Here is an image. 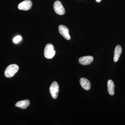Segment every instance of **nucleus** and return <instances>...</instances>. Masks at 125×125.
<instances>
[{
    "mask_svg": "<svg viewBox=\"0 0 125 125\" xmlns=\"http://www.w3.org/2000/svg\"><path fill=\"white\" fill-rule=\"evenodd\" d=\"M19 69V66L17 65L13 64L10 65L5 70V76L7 78L13 77L18 72Z\"/></svg>",
    "mask_w": 125,
    "mask_h": 125,
    "instance_id": "1",
    "label": "nucleus"
},
{
    "mask_svg": "<svg viewBox=\"0 0 125 125\" xmlns=\"http://www.w3.org/2000/svg\"><path fill=\"white\" fill-rule=\"evenodd\" d=\"M56 51L54 46L51 43L47 44L44 49V56L47 59H52L55 55Z\"/></svg>",
    "mask_w": 125,
    "mask_h": 125,
    "instance_id": "2",
    "label": "nucleus"
},
{
    "mask_svg": "<svg viewBox=\"0 0 125 125\" xmlns=\"http://www.w3.org/2000/svg\"><path fill=\"white\" fill-rule=\"evenodd\" d=\"M59 90V85L57 82L56 81L52 82L50 86L49 91L52 97L54 99H56L58 97Z\"/></svg>",
    "mask_w": 125,
    "mask_h": 125,
    "instance_id": "3",
    "label": "nucleus"
},
{
    "mask_svg": "<svg viewBox=\"0 0 125 125\" xmlns=\"http://www.w3.org/2000/svg\"><path fill=\"white\" fill-rule=\"evenodd\" d=\"M54 9L56 13L59 15H62L65 14L64 8L60 1H55L54 4Z\"/></svg>",
    "mask_w": 125,
    "mask_h": 125,
    "instance_id": "4",
    "label": "nucleus"
},
{
    "mask_svg": "<svg viewBox=\"0 0 125 125\" xmlns=\"http://www.w3.org/2000/svg\"><path fill=\"white\" fill-rule=\"evenodd\" d=\"M59 32L66 40H69L71 37L69 34V31L68 28L65 26L61 25L58 27Z\"/></svg>",
    "mask_w": 125,
    "mask_h": 125,
    "instance_id": "5",
    "label": "nucleus"
},
{
    "mask_svg": "<svg viewBox=\"0 0 125 125\" xmlns=\"http://www.w3.org/2000/svg\"><path fill=\"white\" fill-rule=\"evenodd\" d=\"M32 5V2L30 0H26L21 2L18 6V9L21 10H28L30 9Z\"/></svg>",
    "mask_w": 125,
    "mask_h": 125,
    "instance_id": "6",
    "label": "nucleus"
},
{
    "mask_svg": "<svg viewBox=\"0 0 125 125\" xmlns=\"http://www.w3.org/2000/svg\"><path fill=\"white\" fill-rule=\"evenodd\" d=\"M94 60L93 57L90 56H85L79 58V62L80 64L84 65H89L91 64Z\"/></svg>",
    "mask_w": 125,
    "mask_h": 125,
    "instance_id": "7",
    "label": "nucleus"
},
{
    "mask_svg": "<svg viewBox=\"0 0 125 125\" xmlns=\"http://www.w3.org/2000/svg\"><path fill=\"white\" fill-rule=\"evenodd\" d=\"M80 82L81 87L83 89L86 90H89L91 87V84L89 81L86 78H81Z\"/></svg>",
    "mask_w": 125,
    "mask_h": 125,
    "instance_id": "8",
    "label": "nucleus"
},
{
    "mask_svg": "<svg viewBox=\"0 0 125 125\" xmlns=\"http://www.w3.org/2000/svg\"><path fill=\"white\" fill-rule=\"evenodd\" d=\"M122 52V48L120 45H117L114 51V62L118 61Z\"/></svg>",
    "mask_w": 125,
    "mask_h": 125,
    "instance_id": "9",
    "label": "nucleus"
},
{
    "mask_svg": "<svg viewBox=\"0 0 125 125\" xmlns=\"http://www.w3.org/2000/svg\"><path fill=\"white\" fill-rule=\"evenodd\" d=\"M30 104V102L29 100L26 99L23 101H19L16 104L15 106L17 107L20 108L21 109H25L29 106Z\"/></svg>",
    "mask_w": 125,
    "mask_h": 125,
    "instance_id": "10",
    "label": "nucleus"
},
{
    "mask_svg": "<svg viewBox=\"0 0 125 125\" xmlns=\"http://www.w3.org/2000/svg\"><path fill=\"white\" fill-rule=\"evenodd\" d=\"M108 91L110 95L113 96L114 94V84L112 80H109L107 82Z\"/></svg>",
    "mask_w": 125,
    "mask_h": 125,
    "instance_id": "11",
    "label": "nucleus"
},
{
    "mask_svg": "<svg viewBox=\"0 0 125 125\" xmlns=\"http://www.w3.org/2000/svg\"><path fill=\"white\" fill-rule=\"evenodd\" d=\"M22 38L21 36H18L15 37L13 39V41L14 42V43H17L19 42H20L21 40H22Z\"/></svg>",
    "mask_w": 125,
    "mask_h": 125,
    "instance_id": "12",
    "label": "nucleus"
},
{
    "mask_svg": "<svg viewBox=\"0 0 125 125\" xmlns=\"http://www.w3.org/2000/svg\"><path fill=\"white\" fill-rule=\"evenodd\" d=\"M96 1L97 2H101V0H96Z\"/></svg>",
    "mask_w": 125,
    "mask_h": 125,
    "instance_id": "13",
    "label": "nucleus"
}]
</instances>
